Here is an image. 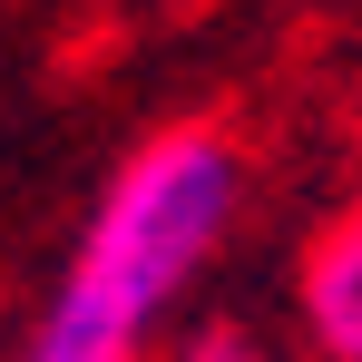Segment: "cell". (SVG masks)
Segmentation results:
<instances>
[{
    "label": "cell",
    "instance_id": "6da1fadb",
    "mask_svg": "<svg viewBox=\"0 0 362 362\" xmlns=\"http://www.w3.org/2000/svg\"><path fill=\"white\" fill-rule=\"evenodd\" d=\"M235 206H245V157L226 127L147 137L118 167V186L98 196V216L69 255L59 294L40 303L20 362H147L177 294L235 235Z\"/></svg>",
    "mask_w": 362,
    "mask_h": 362
},
{
    "label": "cell",
    "instance_id": "7a4b0ae2",
    "mask_svg": "<svg viewBox=\"0 0 362 362\" xmlns=\"http://www.w3.org/2000/svg\"><path fill=\"white\" fill-rule=\"evenodd\" d=\"M303 323H313V343L333 362H362V206L313 245V264H303Z\"/></svg>",
    "mask_w": 362,
    "mask_h": 362
},
{
    "label": "cell",
    "instance_id": "3957f363",
    "mask_svg": "<svg viewBox=\"0 0 362 362\" xmlns=\"http://www.w3.org/2000/svg\"><path fill=\"white\" fill-rule=\"evenodd\" d=\"M177 362H264V343H255L245 323H206V333H186Z\"/></svg>",
    "mask_w": 362,
    "mask_h": 362
}]
</instances>
